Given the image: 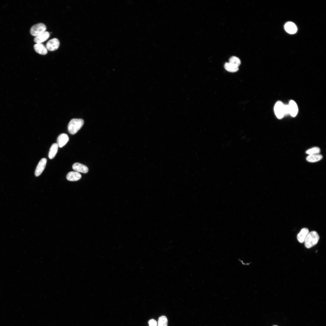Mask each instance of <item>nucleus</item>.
Instances as JSON below:
<instances>
[{"mask_svg": "<svg viewBox=\"0 0 326 326\" xmlns=\"http://www.w3.org/2000/svg\"><path fill=\"white\" fill-rule=\"evenodd\" d=\"M72 168L74 171L83 173H87L88 171V168L86 166L78 162L74 163Z\"/></svg>", "mask_w": 326, "mask_h": 326, "instance_id": "obj_9", "label": "nucleus"}, {"mask_svg": "<svg viewBox=\"0 0 326 326\" xmlns=\"http://www.w3.org/2000/svg\"><path fill=\"white\" fill-rule=\"evenodd\" d=\"M229 62L231 63L238 67L241 63V62L240 59L235 56H232L229 59Z\"/></svg>", "mask_w": 326, "mask_h": 326, "instance_id": "obj_19", "label": "nucleus"}, {"mask_svg": "<svg viewBox=\"0 0 326 326\" xmlns=\"http://www.w3.org/2000/svg\"><path fill=\"white\" fill-rule=\"evenodd\" d=\"M319 239V235L316 232H309L304 241L305 246L307 248H312L318 243Z\"/></svg>", "mask_w": 326, "mask_h": 326, "instance_id": "obj_1", "label": "nucleus"}, {"mask_svg": "<svg viewBox=\"0 0 326 326\" xmlns=\"http://www.w3.org/2000/svg\"><path fill=\"white\" fill-rule=\"evenodd\" d=\"M59 44V41L57 39L53 38L47 43L46 44V48L47 50L50 51H54L58 49Z\"/></svg>", "mask_w": 326, "mask_h": 326, "instance_id": "obj_5", "label": "nucleus"}, {"mask_svg": "<svg viewBox=\"0 0 326 326\" xmlns=\"http://www.w3.org/2000/svg\"><path fill=\"white\" fill-rule=\"evenodd\" d=\"M284 28L287 32L291 34L295 33L297 30L296 25L291 22H287L285 25Z\"/></svg>", "mask_w": 326, "mask_h": 326, "instance_id": "obj_11", "label": "nucleus"}, {"mask_svg": "<svg viewBox=\"0 0 326 326\" xmlns=\"http://www.w3.org/2000/svg\"><path fill=\"white\" fill-rule=\"evenodd\" d=\"M309 232L308 229L306 228L302 229L297 235V239L299 242L302 243L304 241Z\"/></svg>", "mask_w": 326, "mask_h": 326, "instance_id": "obj_13", "label": "nucleus"}, {"mask_svg": "<svg viewBox=\"0 0 326 326\" xmlns=\"http://www.w3.org/2000/svg\"><path fill=\"white\" fill-rule=\"evenodd\" d=\"M168 320L164 315L160 317L158 319L157 326H168Z\"/></svg>", "mask_w": 326, "mask_h": 326, "instance_id": "obj_18", "label": "nucleus"}, {"mask_svg": "<svg viewBox=\"0 0 326 326\" xmlns=\"http://www.w3.org/2000/svg\"><path fill=\"white\" fill-rule=\"evenodd\" d=\"M58 146L57 143H54L52 145L48 154V157L50 159H52L55 157L57 152Z\"/></svg>", "mask_w": 326, "mask_h": 326, "instance_id": "obj_15", "label": "nucleus"}, {"mask_svg": "<svg viewBox=\"0 0 326 326\" xmlns=\"http://www.w3.org/2000/svg\"><path fill=\"white\" fill-rule=\"evenodd\" d=\"M84 123V120L82 119H72L68 125V132L71 134H75L81 128Z\"/></svg>", "mask_w": 326, "mask_h": 326, "instance_id": "obj_2", "label": "nucleus"}, {"mask_svg": "<svg viewBox=\"0 0 326 326\" xmlns=\"http://www.w3.org/2000/svg\"><path fill=\"white\" fill-rule=\"evenodd\" d=\"M82 177L78 172L72 171L69 172L66 175L67 180L70 181H75L79 180Z\"/></svg>", "mask_w": 326, "mask_h": 326, "instance_id": "obj_12", "label": "nucleus"}, {"mask_svg": "<svg viewBox=\"0 0 326 326\" xmlns=\"http://www.w3.org/2000/svg\"><path fill=\"white\" fill-rule=\"evenodd\" d=\"M224 68L227 71L232 72H235L238 70V67L229 62L225 63Z\"/></svg>", "mask_w": 326, "mask_h": 326, "instance_id": "obj_17", "label": "nucleus"}, {"mask_svg": "<svg viewBox=\"0 0 326 326\" xmlns=\"http://www.w3.org/2000/svg\"><path fill=\"white\" fill-rule=\"evenodd\" d=\"M34 50L37 53L44 55L47 53V49L41 43H36L34 45Z\"/></svg>", "mask_w": 326, "mask_h": 326, "instance_id": "obj_14", "label": "nucleus"}, {"mask_svg": "<svg viewBox=\"0 0 326 326\" xmlns=\"http://www.w3.org/2000/svg\"></svg>", "mask_w": 326, "mask_h": 326, "instance_id": "obj_23", "label": "nucleus"}, {"mask_svg": "<svg viewBox=\"0 0 326 326\" xmlns=\"http://www.w3.org/2000/svg\"><path fill=\"white\" fill-rule=\"evenodd\" d=\"M320 152V149L319 147H314L310 149L306 152V153L308 155L319 154Z\"/></svg>", "mask_w": 326, "mask_h": 326, "instance_id": "obj_20", "label": "nucleus"}, {"mask_svg": "<svg viewBox=\"0 0 326 326\" xmlns=\"http://www.w3.org/2000/svg\"><path fill=\"white\" fill-rule=\"evenodd\" d=\"M46 25L42 23H39L33 26L30 28V33L33 36H37L45 31Z\"/></svg>", "mask_w": 326, "mask_h": 326, "instance_id": "obj_3", "label": "nucleus"}, {"mask_svg": "<svg viewBox=\"0 0 326 326\" xmlns=\"http://www.w3.org/2000/svg\"><path fill=\"white\" fill-rule=\"evenodd\" d=\"M284 115H287L289 114L288 105H284Z\"/></svg>", "mask_w": 326, "mask_h": 326, "instance_id": "obj_22", "label": "nucleus"}, {"mask_svg": "<svg viewBox=\"0 0 326 326\" xmlns=\"http://www.w3.org/2000/svg\"><path fill=\"white\" fill-rule=\"evenodd\" d=\"M289 114L292 117H295L298 112V108L296 103L293 100H291L288 105Z\"/></svg>", "mask_w": 326, "mask_h": 326, "instance_id": "obj_10", "label": "nucleus"}, {"mask_svg": "<svg viewBox=\"0 0 326 326\" xmlns=\"http://www.w3.org/2000/svg\"><path fill=\"white\" fill-rule=\"evenodd\" d=\"M49 33L45 31L43 33L35 36L34 40L37 43H41L46 40L50 37Z\"/></svg>", "mask_w": 326, "mask_h": 326, "instance_id": "obj_8", "label": "nucleus"}, {"mask_svg": "<svg viewBox=\"0 0 326 326\" xmlns=\"http://www.w3.org/2000/svg\"><path fill=\"white\" fill-rule=\"evenodd\" d=\"M149 326H157V323L156 320L152 319L149 320L148 322Z\"/></svg>", "mask_w": 326, "mask_h": 326, "instance_id": "obj_21", "label": "nucleus"}, {"mask_svg": "<svg viewBox=\"0 0 326 326\" xmlns=\"http://www.w3.org/2000/svg\"><path fill=\"white\" fill-rule=\"evenodd\" d=\"M284 105L280 101L277 102L274 106V110L277 117L279 119L282 118L284 115Z\"/></svg>", "mask_w": 326, "mask_h": 326, "instance_id": "obj_4", "label": "nucleus"}, {"mask_svg": "<svg viewBox=\"0 0 326 326\" xmlns=\"http://www.w3.org/2000/svg\"><path fill=\"white\" fill-rule=\"evenodd\" d=\"M69 140L68 135L62 133L59 135L57 139V144L59 147L61 148L65 145Z\"/></svg>", "mask_w": 326, "mask_h": 326, "instance_id": "obj_7", "label": "nucleus"}, {"mask_svg": "<svg viewBox=\"0 0 326 326\" xmlns=\"http://www.w3.org/2000/svg\"><path fill=\"white\" fill-rule=\"evenodd\" d=\"M47 162V159L45 158L41 159L39 161L36 168L35 174L36 176L40 175L44 170Z\"/></svg>", "mask_w": 326, "mask_h": 326, "instance_id": "obj_6", "label": "nucleus"}, {"mask_svg": "<svg viewBox=\"0 0 326 326\" xmlns=\"http://www.w3.org/2000/svg\"><path fill=\"white\" fill-rule=\"evenodd\" d=\"M322 155L319 154L308 155L306 158L307 161L309 162H314L321 160L322 158Z\"/></svg>", "mask_w": 326, "mask_h": 326, "instance_id": "obj_16", "label": "nucleus"}]
</instances>
